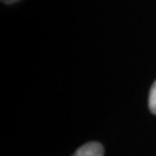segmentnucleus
<instances>
[{"label":"nucleus","mask_w":156,"mask_h":156,"mask_svg":"<svg viewBox=\"0 0 156 156\" xmlns=\"http://www.w3.org/2000/svg\"><path fill=\"white\" fill-rule=\"evenodd\" d=\"M72 156H104V147L99 142H89L81 146Z\"/></svg>","instance_id":"1"},{"label":"nucleus","mask_w":156,"mask_h":156,"mask_svg":"<svg viewBox=\"0 0 156 156\" xmlns=\"http://www.w3.org/2000/svg\"><path fill=\"white\" fill-rule=\"evenodd\" d=\"M148 107H150V111L151 113L156 115V81L151 86V90H150V95H148Z\"/></svg>","instance_id":"2"},{"label":"nucleus","mask_w":156,"mask_h":156,"mask_svg":"<svg viewBox=\"0 0 156 156\" xmlns=\"http://www.w3.org/2000/svg\"><path fill=\"white\" fill-rule=\"evenodd\" d=\"M3 3H5V4H13V3H16L18 2V0H2Z\"/></svg>","instance_id":"3"}]
</instances>
